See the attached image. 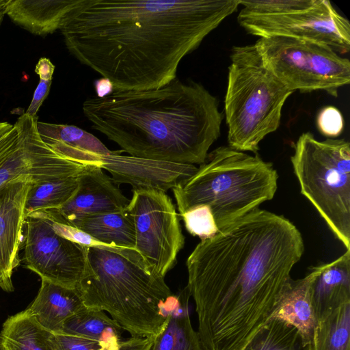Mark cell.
<instances>
[{
    "label": "cell",
    "mask_w": 350,
    "mask_h": 350,
    "mask_svg": "<svg viewBox=\"0 0 350 350\" xmlns=\"http://www.w3.org/2000/svg\"><path fill=\"white\" fill-rule=\"evenodd\" d=\"M313 350H350V301L317 321Z\"/></svg>",
    "instance_id": "cell-25"
},
{
    "label": "cell",
    "mask_w": 350,
    "mask_h": 350,
    "mask_svg": "<svg viewBox=\"0 0 350 350\" xmlns=\"http://www.w3.org/2000/svg\"><path fill=\"white\" fill-rule=\"evenodd\" d=\"M315 273V267H312L310 273L303 278L291 280L281 306L273 317L295 326L308 345L313 343L317 323L310 291L311 282Z\"/></svg>",
    "instance_id": "cell-19"
},
{
    "label": "cell",
    "mask_w": 350,
    "mask_h": 350,
    "mask_svg": "<svg viewBox=\"0 0 350 350\" xmlns=\"http://www.w3.org/2000/svg\"><path fill=\"white\" fill-rule=\"evenodd\" d=\"M124 330L104 311L84 306L65 321L61 332L110 342L121 339Z\"/></svg>",
    "instance_id": "cell-23"
},
{
    "label": "cell",
    "mask_w": 350,
    "mask_h": 350,
    "mask_svg": "<svg viewBox=\"0 0 350 350\" xmlns=\"http://www.w3.org/2000/svg\"><path fill=\"white\" fill-rule=\"evenodd\" d=\"M42 140L56 152L71 159L92 164L101 163V157L112 154L92 133L74 125L38 121L36 124Z\"/></svg>",
    "instance_id": "cell-16"
},
{
    "label": "cell",
    "mask_w": 350,
    "mask_h": 350,
    "mask_svg": "<svg viewBox=\"0 0 350 350\" xmlns=\"http://www.w3.org/2000/svg\"><path fill=\"white\" fill-rule=\"evenodd\" d=\"M152 338L131 336L105 342L98 350H150Z\"/></svg>",
    "instance_id": "cell-31"
},
{
    "label": "cell",
    "mask_w": 350,
    "mask_h": 350,
    "mask_svg": "<svg viewBox=\"0 0 350 350\" xmlns=\"http://www.w3.org/2000/svg\"><path fill=\"white\" fill-rule=\"evenodd\" d=\"M54 70L55 66L46 57L40 58L35 68V72L39 76L40 79L44 80H52Z\"/></svg>",
    "instance_id": "cell-34"
},
{
    "label": "cell",
    "mask_w": 350,
    "mask_h": 350,
    "mask_svg": "<svg viewBox=\"0 0 350 350\" xmlns=\"http://www.w3.org/2000/svg\"><path fill=\"white\" fill-rule=\"evenodd\" d=\"M79 176L31 184L26 198L25 216L35 211L56 209L63 206L75 193Z\"/></svg>",
    "instance_id": "cell-26"
},
{
    "label": "cell",
    "mask_w": 350,
    "mask_h": 350,
    "mask_svg": "<svg viewBox=\"0 0 350 350\" xmlns=\"http://www.w3.org/2000/svg\"><path fill=\"white\" fill-rule=\"evenodd\" d=\"M75 228L105 245L135 248V223L127 207L118 212L88 216Z\"/></svg>",
    "instance_id": "cell-22"
},
{
    "label": "cell",
    "mask_w": 350,
    "mask_h": 350,
    "mask_svg": "<svg viewBox=\"0 0 350 350\" xmlns=\"http://www.w3.org/2000/svg\"><path fill=\"white\" fill-rule=\"evenodd\" d=\"M304 251L289 219L259 208L201 240L186 265L204 350H241L274 317Z\"/></svg>",
    "instance_id": "cell-1"
},
{
    "label": "cell",
    "mask_w": 350,
    "mask_h": 350,
    "mask_svg": "<svg viewBox=\"0 0 350 350\" xmlns=\"http://www.w3.org/2000/svg\"><path fill=\"white\" fill-rule=\"evenodd\" d=\"M224 100L228 142L256 154L260 142L280 126L282 109L293 92L263 64L254 45L234 46Z\"/></svg>",
    "instance_id": "cell-6"
},
{
    "label": "cell",
    "mask_w": 350,
    "mask_h": 350,
    "mask_svg": "<svg viewBox=\"0 0 350 350\" xmlns=\"http://www.w3.org/2000/svg\"><path fill=\"white\" fill-rule=\"evenodd\" d=\"M130 202L100 166H90L79 176L78 187L63 206L46 210L76 227L85 217L125 209Z\"/></svg>",
    "instance_id": "cell-13"
},
{
    "label": "cell",
    "mask_w": 350,
    "mask_h": 350,
    "mask_svg": "<svg viewBox=\"0 0 350 350\" xmlns=\"http://www.w3.org/2000/svg\"><path fill=\"white\" fill-rule=\"evenodd\" d=\"M41 281L38 293L27 310L42 327L60 333L65 321L85 306L76 288Z\"/></svg>",
    "instance_id": "cell-17"
},
{
    "label": "cell",
    "mask_w": 350,
    "mask_h": 350,
    "mask_svg": "<svg viewBox=\"0 0 350 350\" xmlns=\"http://www.w3.org/2000/svg\"><path fill=\"white\" fill-rule=\"evenodd\" d=\"M8 2V0H0V9L3 8Z\"/></svg>",
    "instance_id": "cell-38"
},
{
    "label": "cell",
    "mask_w": 350,
    "mask_h": 350,
    "mask_svg": "<svg viewBox=\"0 0 350 350\" xmlns=\"http://www.w3.org/2000/svg\"><path fill=\"white\" fill-rule=\"evenodd\" d=\"M278 174L271 163L229 146L208 153L190 176L172 188L180 215L199 205L209 206L221 229L262 203L278 189Z\"/></svg>",
    "instance_id": "cell-5"
},
{
    "label": "cell",
    "mask_w": 350,
    "mask_h": 350,
    "mask_svg": "<svg viewBox=\"0 0 350 350\" xmlns=\"http://www.w3.org/2000/svg\"><path fill=\"white\" fill-rule=\"evenodd\" d=\"M187 286L176 299V308L166 315L160 332L152 338L150 350H204L198 332L192 327Z\"/></svg>",
    "instance_id": "cell-21"
},
{
    "label": "cell",
    "mask_w": 350,
    "mask_h": 350,
    "mask_svg": "<svg viewBox=\"0 0 350 350\" xmlns=\"http://www.w3.org/2000/svg\"><path fill=\"white\" fill-rule=\"evenodd\" d=\"M31 184L21 178L0 187V288L8 293L14 291L12 277L21 262L25 206Z\"/></svg>",
    "instance_id": "cell-14"
},
{
    "label": "cell",
    "mask_w": 350,
    "mask_h": 350,
    "mask_svg": "<svg viewBox=\"0 0 350 350\" xmlns=\"http://www.w3.org/2000/svg\"><path fill=\"white\" fill-rule=\"evenodd\" d=\"M301 194L335 237L350 250V144L344 139L319 141L302 133L291 157Z\"/></svg>",
    "instance_id": "cell-7"
},
{
    "label": "cell",
    "mask_w": 350,
    "mask_h": 350,
    "mask_svg": "<svg viewBox=\"0 0 350 350\" xmlns=\"http://www.w3.org/2000/svg\"><path fill=\"white\" fill-rule=\"evenodd\" d=\"M19 142L18 132L14 128L0 138V165L14 151Z\"/></svg>",
    "instance_id": "cell-33"
},
{
    "label": "cell",
    "mask_w": 350,
    "mask_h": 350,
    "mask_svg": "<svg viewBox=\"0 0 350 350\" xmlns=\"http://www.w3.org/2000/svg\"><path fill=\"white\" fill-rule=\"evenodd\" d=\"M4 8L0 9V25H1V23H2V21L3 19L4 16L5 15V14Z\"/></svg>",
    "instance_id": "cell-37"
},
{
    "label": "cell",
    "mask_w": 350,
    "mask_h": 350,
    "mask_svg": "<svg viewBox=\"0 0 350 350\" xmlns=\"http://www.w3.org/2000/svg\"><path fill=\"white\" fill-rule=\"evenodd\" d=\"M187 230L201 240L213 237L219 231L209 206L199 205L180 215Z\"/></svg>",
    "instance_id": "cell-28"
},
{
    "label": "cell",
    "mask_w": 350,
    "mask_h": 350,
    "mask_svg": "<svg viewBox=\"0 0 350 350\" xmlns=\"http://www.w3.org/2000/svg\"><path fill=\"white\" fill-rule=\"evenodd\" d=\"M96 90L98 93L97 96H104L113 91L112 85L105 79L100 80V82L96 83Z\"/></svg>",
    "instance_id": "cell-35"
},
{
    "label": "cell",
    "mask_w": 350,
    "mask_h": 350,
    "mask_svg": "<svg viewBox=\"0 0 350 350\" xmlns=\"http://www.w3.org/2000/svg\"><path fill=\"white\" fill-rule=\"evenodd\" d=\"M240 0H78L60 27L70 53L113 90L157 89Z\"/></svg>",
    "instance_id": "cell-2"
},
{
    "label": "cell",
    "mask_w": 350,
    "mask_h": 350,
    "mask_svg": "<svg viewBox=\"0 0 350 350\" xmlns=\"http://www.w3.org/2000/svg\"><path fill=\"white\" fill-rule=\"evenodd\" d=\"M264 65L290 90H323L337 97L350 82V62L328 46L290 37L260 38L254 44Z\"/></svg>",
    "instance_id": "cell-8"
},
{
    "label": "cell",
    "mask_w": 350,
    "mask_h": 350,
    "mask_svg": "<svg viewBox=\"0 0 350 350\" xmlns=\"http://www.w3.org/2000/svg\"><path fill=\"white\" fill-rule=\"evenodd\" d=\"M241 350H313L293 325L273 317Z\"/></svg>",
    "instance_id": "cell-24"
},
{
    "label": "cell",
    "mask_w": 350,
    "mask_h": 350,
    "mask_svg": "<svg viewBox=\"0 0 350 350\" xmlns=\"http://www.w3.org/2000/svg\"><path fill=\"white\" fill-rule=\"evenodd\" d=\"M127 208L135 223V250L152 271L164 278L176 265L185 244L171 198L159 189L135 188Z\"/></svg>",
    "instance_id": "cell-9"
},
{
    "label": "cell",
    "mask_w": 350,
    "mask_h": 350,
    "mask_svg": "<svg viewBox=\"0 0 350 350\" xmlns=\"http://www.w3.org/2000/svg\"><path fill=\"white\" fill-rule=\"evenodd\" d=\"M317 0H240L239 13L251 15H280L310 8Z\"/></svg>",
    "instance_id": "cell-27"
},
{
    "label": "cell",
    "mask_w": 350,
    "mask_h": 350,
    "mask_svg": "<svg viewBox=\"0 0 350 350\" xmlns=\"http://www.w3.org/2000/svg\"><path fill=\"white\" fill-rule=\"evenodd\" d=\"M0 350H62L56 334L25 309L9 317L0 332Z\"/></svg>",
    "instance_id": "cell-20"
},
{
    "label": "cell",
    "mask_w": 350,
    "mask_h": 350,
    "mask_svg": "<svg viewBox=\"0 0 350 350\" xmlns=\"http://www.w3.org/2000/svg\"><path fill=\"white\" fill-rule=\"evenodd\" d=\"M52 80L40 79L34 91L32 100L25 113L30 116H37V113L47 97L51 85Z\"/></svg>",
    "instance_id": "cell-32"
},
{
    "label": "cell",
    "mask_w": 350,
    "mask_h": 350,
    "mask_svg": "<svg viewBox=\"0 0 350 350\" xmlns=\"http://www.w3.org/2000/svg\"><path fill=\"white\" fill-rule=\"evenodd\" d=\"M38 120V116L25 113L14 124L19 142L0 165V187L21 178L38 184L76 176L90 166H100L75 161L54 151L42 140L36 127Z\"/></svg>",
    "instance_id": "cell-12"
},
{
    "label": "cell",
    "mask_w": 350,
    "mask_h": 350,
    "mask_svg": "<svg viewBox=\"0 0 350 350\" xmlns=\"http://www.w3.org/2000/svg\"><path fill=\"white\" fill-rule=\"evenodd\" d=\"M239 25L256 36H285L322 44L337 53L350 51V23L330 1L317 0L312 7L280 15L239 13Z\"/></svg>",
    "instance_id": "cell-10"
},
{
    "label": "cell",
    "mask_w": 350,
    "mask_h": 350,
    "mask_svg": "<svg viewBox=\"0 0 350 350\" xmlns=\"http://www.w3.org/2000/svg\"><path fill=\"white\" fill-rule=\"evenodd\" d=\"M23 262L41 280L75 288L87 269V247L57 234L44 219L27 215L23 228Z\"/></svg>",
    "instance_id": "cell-11"
},
{
    "label": "cell",
    "mask_w": 350,
    "mask_h": 350,
    "mask_svg": "<svg viewBox=\"0 0 350 350\" xmlns=\"http://www.w3.org/2000/svg\"><path fill=\"white\" fill-rule=\"evenodd\" d=\"M55 334L62 350H98L105 343L62 332Z\"/></svg>",
    "instance_id": "cell-30"
},
{
    "label": "cell",
    "mask_w": 350,
    "mask_h": 350,
    "mask_svg": "<svg viewBox=\"0 0 350 350\" xmlns=\"http://www.w3.org/2000/svg\"><path fill=\"white\" fill-rule=\"evenodd\" d=\"M87 269L77 286L83 305L105 311L131 336L153 338L172 297L164 278L152 271L135 248L87 247Z\"/></svg>",
    "instance_id": "cell-4"
},
{
    "label": "cell",
    "mask_w": 350,
    "mask_h": 350,
    "mask_svg": "<svg viewBox=\"0 0 350 350\" xmlns=\"http://www.w3.org/2000/svg\"><path fill=\"white\" fill-rule=\"evenodd\" d=\"M78 0H8L4 8L14 23L37 36L60 29L66 14Z\"/></svg>",
    "instance_id": "cell-18"
},
{
    "label": "cell",
    "mask_w": 350,
    "mask_h": 350,
    "mask_svg": "<svg viewBox=\"0 0 350 350\" xmlns=\"http://www.w3.org/2000/svg\"><path fill=\"white\" fill-rule=\"evenodd\" d=\"M14 128V124L6 122H0V138L8 133Z\"/></svg>",
    "instance_id": "cell-36"
},
{
    "label": "cell",
    "mask_w": 350,
    "mask_h": 350,
    "mask_svg": "<svg viewBox=\"0 0 350 350\" xmlns=\"http://www.w3.org/2000/svg\"><path fill=\"white\" fill-rule=\"evenodd\" d=\"M317 126L321 133L328 138L338 137L344 127L341 112L332 106L323 108L317 116Z\"/></svg>",
    "instance_id": "cell-29"
},
{
    "label": "cell",
    "mask_w": 350,
    "mask_h": 350,
    "mask_svg": "<svg viewBox=\"0 0 350 350\" xmlns=\"http://www.w3.org/2000/svg\"><path fill=\"white\" fill-rule=\"evenodd\" d=\"M315 269L310 291L318 321L350 301V250L330 262L315 266Z\"/></svg>",
    "instance_id": "cell-15"
},
{
    "label": "cell",
    "mask_w": 350,
    "mask_h": 350,
    "mask_svg": "<svg viewBox=\"0 0 350 350\" xmlns=\"http://www.w3.org/2000/svg\"><path fill=\"white\" fill-rule=\"evenodd\" d=\"M82 109L92 129L130 156L177 164L203 163L223 118L202 85L177 77L157 89L90 97Z\"/></svg>",
    "instance_id": "cell-3"
}]
</instances>
